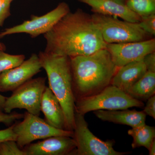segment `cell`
Listing matches in <instances>:
<instances>
[{"label":"cell","instance_id":"obj_14","mask_svg":"<svg viewBox=\"0 0 155 155\" xmlns=\"http://www.w3.org/2000/svg\"><path fill=\"white\" fill-rule=\"evenodd\" d=\"M147 71L143 59L134 61L118 68L112 79L111 84L126 93Z\"/></svg>","mask_w":155,"mask_h":155},{"label":"cell","instance_id":"obj_20","mask_svg":"<svg viewBox=\"0 0 155 155\" xmlns=\"http://www.w3.org/2000/svg\"><path fill=\"white\" fill-rule=\"evenodd\" d=\"M25 58L24 55H11L0 51V73L19 66Z\"/></svg>","mask_w":155,"mask_h":155},{"label":"cell","instance_id":"obj_6","mask_svg":"<svg viewBox=\"0 0 155 155\" xmlns=\"http://www.w3.org/2000/svg\"><path fill=\"white\" fill-rule=\"evenodd\" d=\"M45 77L31 78L13 91L11 96L6 98L3 111L9 114L15 109H25L35 116L41 114V104L46 88Z\"/></svg>","mask_w":155,"mask_h":155},{"label":"cell","instance_id":"obj_32","mask_svg":"<svg viewBox=\"0 0 155 155\" xmlns=\"http://www.w3.org/2000/svg\"><path fill=\"white\" fill-rule=\"evenodd\" d=\"M9 1H10V2H12V1H13V0H9Z\"/></svg>","mask_w":155,"mask_h":155},{"label":"cell","instance_id":"obj_2","mask_svg":"<svg viewBox=\"0 0 155 155\" xmlns=\"http://www.w3.org/2000/svg\"><path fill=\"white\" fill-rule=\"evenodd\" d=\"M70 58L75 100L95 94L111 84L118 67L106 48Z\"/></svg>","mask_w":155,"mask_h":155},{"label":"cell","instance_id":"obj_8","mask_svg":"<svg viewBox=\"0 0 155 155\" xmlns=\"http://www.w3.org/2000/svg\"><path fill=\"white\" fill-rule=\"evenodd\" d=\"M84 115L75 112L73 137L76 144L75 155H124L127 153L116 151L113 140L103 141L89 129Z\"/></svg>","mask_w":155,"mask_h":155},{"label":"cell","instance_id":"obj_7","mask_svg":"<svg viewBox=\"0 0 155 155\" xmlns=\"http://www.w3.org/2000/svg\"><path fill=\"white\" fill-rule=\"evenodd\" d=\"M22 122L14 123V132L17 136L16 142L20 148L37 140H43L53 136L73 137V131L63 130L53 127L41 119L27 111L24 114Z\"/></svg>","mask_w":155,"mask_h":155},{"label":"cell","instance_id":"obj_3","mask_svg":"<svg viewBox=\"0 0 155 155\" xmlns=\"http://www.w3.org/2000/svg\"><path fill=\"white\" fill-rule=\"evenodd\" d=\"M38 56L42 68L46 72L49 87L57 97L63 109L66 130L73 131L75 100L70 58L45 51L40 52Z\"/></svg>","mask_w":155,"mask_h":155},{"label":"cell","instance_id":"obj_23","mask_svg":"<svg viewBox=\"0 0 155 155\" xmlns=\"http://www.w3.org/2000/svg\"><path fill=\"white\" fill-rule=\"evenodd\" d=\"M24 114H19L16 112H11L9 114L0 111V123H2L8 126L13 125L16 120L23 119Z\"/></svg>","mask_w":155,"mask_h":155},{"label":"cell","instance_id":"obj_10","mask_svg":"<svg viewBox=\"0 0 155 155\" xmlns=\"http://www.w3.org/2000/svg\"><path fill=\"white\" fill-rule=\"evenodd\" d=\"M108 50L116 67L119 68L139 61L155 51V38L123 43L107 44Z\"/></svg>","mask_w":155,"mask_h":155},{"label":"cell","instance_id":"obj_18","mask_svg":"<svg viewBox=\"0 0 155 155\" xmlns=\"http://www.w3.org/2000/svg\"><path fill=\"white\" fill-rule=\"evenodd\" d=\"M127 133L133 138L131 144L132 148L143 147L149 150L155 139V128L145 124L138 127H132L128 130Z\"/></svg>","mask_w":155,"mask_h":155},{"label":"cell","instance_id":"obj_5","mask_svg":"<svg viewBox=\"0 0 155 155\" xmlns=\"http://www.w3.org/2000/svg\"><path fill=\"white\" fill-rule=\"evenodd\" d=\"M91 17L107 44L142 41L150 39L151 35L142 29L138 23L95 13Z\"/></svg>","mask_w":155,"mask_h":155},{"label":"cell","instance_id":"obj_17","mask_svg":"<svg viewBox=\"0 0 155 155\" xmlns=\"http://www.w3.org/2000/svg\"><path fill=\"white\" fill-rule=\"evenodd\" d=\"M131 97L147 101L155 94V72L147 71L143 76L126 91Z\"/></svg>","mask_w":155,"mask_h":155},{"label":"cell","instance_id":"obj_13","mask_svg":"<svg viewBox=\"0 0 155 155\" xmlns=\"http://www.w3.org/2000/svg\"><path fill=\"white\" fill-rule=\"evenodd\" d=\"M91 7L95 14L119 17L128 22L139 23L141 18L124 4L114 0H78Z\"/></svg>","mask_w":155,"mask_h":155},{"label":"cell","instance_id":"obj_28","mask_svg":"<svg viewBox=\"0 0 155 155\" xmlns=\"http://www.w3.org/2000/svg\"><path fill=\"white\" fill-rule=\"evenodd\" d=\"M149 152L150 155H155V140H154L152 143L151 144L149 150H148Z\"/></svg>","mask_w":155,"mask_h":155},{"label":"cell","instance_id":"obj_19","mask_svg":"<svg viewBox=\"0 0 155 155\" xmlns=\"http://www.w3.org/2000/svg\"><path fill=\"white\" fill-rule=\"evenodd\" d=\"M125 5L140 17L155 14V0H127Z\"/></svg>","mask_w":155,"mask_h":155},{"label":"cell","instance_id":"obj_25","mask_svg":"<svg viewBox=\"0 0 155 155\" xmlns=\"http://www.w3.org/2000/svg\"><path fill=\"white\" fill-rule=\"evenodd\" d=\"M17 136L14 132V125L5 129L0 130V143L8 140H16Z\"/></svg>","mask_w":155,"mask_h":155},{"label":"cell","instance_id":"obj_12","mask_svg":"<svg viewBox=\"0 0 155 155\" xmlns=\"http://www.w3.org/2000/svg\"><path fill=\"white\" fill-rule=\"evenodd\" d=\"M76 148L73 137L53 136L31 143L22 149L25 155H75Z\"/></svg>","mask_w":155,"mask_h":155},{"label":"cell","instance_id":"obj_9","mask_svg":"<svg viewBox=\"0 0 155 155\" xmlns=\"http://www.w3.org/2000/svg\"><path fill=\"white\" fill-rule=\"evenodd\" d=\"M69 12L70 9L67 3H61L47 14L39 17L31 15L30 20L6 28L0 33V38L10 35L22 33L28 34L35 38L50 31L62 17Z\"/></svg>","mask_w":155,"mask_h":155},{"label":"cell","instance_id":"obj_1","mask_svg":"<svg viewBox=\"0 0 155 155\" xmlns=\"http://www.w3.org/2000/svg\"><path fill=\"white\" fill-rule=\"evenodd\" d=\"M44 37L45 52L69 58L91 54L107 45L91 16L81 9L69 12Z\"/></svg>","mask_w":155,"mask_h":155},{"label":"cell","instance_id":"obj_4","mask_svg":"<svg viewBox=\"0 0 155 155\" xmlns=\"http://www.w3.org/2000/svg\"><path fill=\"white\" fill-rule=\"evenodd\" d=\"M144 106L143 101L131 97L112 84L95 94L82 97L75 102V112L83 115L97 110H126L134 107L142 108Z\"/></svg>","mask_w":155,"mask_h":155},{"label":"cell","instance_id":"obj_21","mask_svg":"<svg viewBox=\"0 0 155 155\" xmlns=\"http://www.w3.org/2000/svg\"><path fill=\"white\" fill-rule=\"evenodd\" d=\"M0 155H25L16 140H8L0 143Z\"/></svg>","mask_w":155,"mask_h":155},{"label":"cell","instance_id":"obj_31","mask_svg":"<svg viewBox=\"0 0 155 155\" xmlns=\"http://www.w3.org/2000/svg\"><path fill=\"white\" fill-rule=\"evenodd\" d=\"M114 1H116L117 2L125 5V2H126V1H127V0H114Z\"/></svg>","mask_w":155,"mask_h":155},{"label":"cell","instance_id":"obj_27","mask_svg":"<svg viewBox=\"0 0 155 155\" xmlns=\"http://www.w3.org/2000/svg\"><path fill=\"white\" fill-rule=\"evenodd\" d=\"M143 61L146 67L147 71L155 72V52L151 53L145 56Z\"/></svg>","mask_w":155,"mask_h":155},{"label":"cell","instance_id":"obj_26","mask_svg":"<svg viewBox=\"0 0 155 155\" xmlns=\"http://www.w3.org/2000/svg\"><path fill=\"white\" fill-rule=\"evenodd\" d=\"M146 105L144 106L143 112L146 115L155 119V95H154L147 100Z\"/></svg>","mask_w":155,"mask_h":155},{"label":"cell","instance_id":"obj_16","mask_svg":"<svg viewBox=\"0 0 155 155\" xmlns=\"http://www.w3.org/2000/svg\"><path fill=\"white\" fill-rule=\"evenodd\" d=\"M41 111L45 120L51 126L66 130L65 117L59 101L49 87H46L42 97Z\"/></svg>","mask_w":155,"mask_h":155},{"label":"cell","instance_id":"obj_22","mask_svg":"<svg viewBox=\"0 0 155 155\" xmlns=\"http://www.w3.org/2000/svg\"><path fill=\"white\" fill-rule=\"evenodd\" d=\"M139 25L142 29L152 36L155 35V14L140 17Z\"/></svg>","mask_w":155,"mask_h":155},{"label":"cell","instance_id":"obj_24","mask_svg":"<svg viewBox=\"0 0 155 155\" xmlns=\"http://www.w3.org/2000/svg\"><path fill=\"white\" fill-rule=\"evenodd\" d=\"M11 3L9 0H0V26H2L6 19L11 16Z\"/></svg>","mask_w":155,"mask_h":155},{"label":"cell","instance_id":"obj_11","mask_svg":"<svg viewBox=\"0 0 155 155\" xmlns=\"http://www.w3.org/2000/svg\"><path fill=\"white\" fill-rule=\"evenodd\" d=\"M41 68L38 55L32 54L19 66L0 73V92H13L41 72Z\"/></svg>","mask_w":155,"mask_h":155},{"label":"cell","instance_id":"obj_30","mask_svg":"<svg viewBox=\"0 0 155 155\" xmlns=\"http://www.w3.org/2000/svg\"><path fill=\"white\" fill-rule=\"evenodd\" d=\"M6 50V47L4 44L0 42V51H4Z\"/></svg>","mask_w":155,"mask_h":155},{"label":"cell","instance_id":"obj_15","mask_svg":"<svg viewBox=\"0 0 155 155\" xmlns=\"http://www.w3.org/2000/svg\"><path fill=\"white\" fill-rule=\"evenodd\" d=\"M93 113L103 121L126 125L131 127L146 124L147 115L143 111L128 109L115 110H97L93 111Z\"/></svg>","mask_w":155,"mask_h":155},{"label":"cell","instance_id":"obj_29","mask_svg":"<svg viewBox=\"0 0 155 155\" xmlns=\"http://www.w3.org/2000/svg\"><path fill=\"white\" fill-rule=\"evenodd\" d=\"M6 98V97L0 94V111H3V108Z\"/></svg>","mask_w":155,"mask_h":155}]
</instances>
